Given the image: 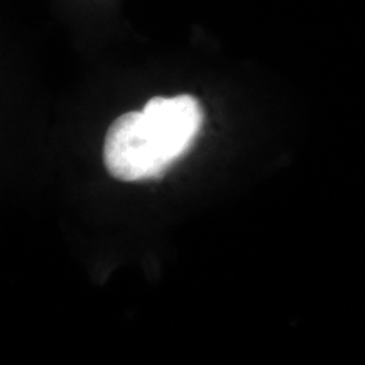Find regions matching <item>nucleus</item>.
<instances>
[{"instance_id": "1", "label": "nucleus", "mask_w": 365, "mask_h": 365, "mask_svg": "<svg viewBox=\"0 0 365 365\" xmlns=\"http://www.w3.org/2000/svg\"><path fill=\"white\" fill-rule=\"evenodd\" d=\"M202 122V107L191 95L153 98L140 112L118 117L105 137L108 173L122 181L164 175L188 153Z\"/></svg>"}]
</instances>
